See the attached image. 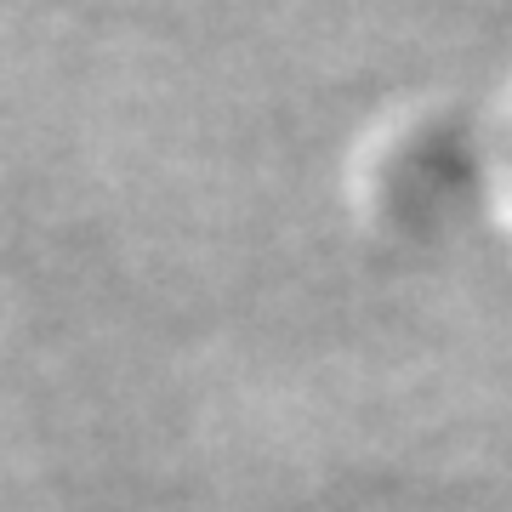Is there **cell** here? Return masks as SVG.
<instances>
[]
</instances>
